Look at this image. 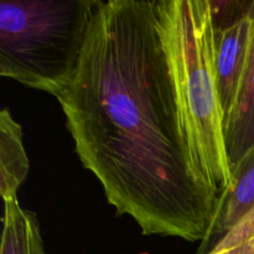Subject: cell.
<instances>
[{
  "label": "cell",
  "instance_id": "3957f363",
  "mask_svg": "<svg viewBox=\"0 0 254 254\" xmlns=\"http://www.w3.org/2000/svg\"><path fill=\"white\" fill-rule=\"evenodd\" d=\"M94 0H1L0 74L56 97L76 73Z\"/></svg>",
  "mask_w": 254,
  "mask_h": 254
},
{
  "label": "cell",
  "instance_id": "8992f818",
  "mask_svg": "<svg viewBox=\"0 0 254 254\" xmlns=\"http://www.w3.org/2000/svg\"><path fill=\"white\" fill-rule=\"evenodd\" d=\"M254 208V146L232 169V188L226 191L217 202L215 217L206 242L201 246L205 251L212 238L218 240L232 231ZM200 253V254H201Z\"/></svg>",
  "mask_w": 254,
  "mask_h": 254
},
{
  "label": "cell",
  "instance_id": "277c9868",
  "mask_svg": "<svg viewBox=\"0 0 254 254\" xmlns=\"http://www.w3.org/2000/svg\"><path fill=\"white\" fill-rule=\"evenodd\" d=\"M254 0L250 9L231 16L212 17L215 67L225 119L232 111L245 72L253 34Z\"/></svg>",
  "mask_w": 254,
  "mask_h": 254
},
{
  "label": "cell",
  "instance_id": "5b68a950",
  "mask_svg": "<svg viewBox=\"0 0 254 254\" xmlns=\"http://www.w3.org/2000/svg\"><path fill=\"white\" fill-rule=\"evenodd\" d=\"M225 141L232 173V169L254 146V14L247 64L232 111L225 119Z\"/></svg>",
  "mask_w": 254,
  "mask_h": 254
},
{
  "label": "cell",
  "instance_id": "52a82bcc",
  "mask_svg": "<svg viewBox=\"0 0 254 254\" xmlns=\"http://www.w3.org/2000/svg\"><path fill=\"white\" fill-rule=\"evenodd\" d=\"M30 171V160L22 141V128L7 109L0 112V195L16 200Z\"/></svg>",
  "mask_w": 254,
  "mask_h": 254
},
{
  "label": "cell",
  "instance_id": "6da1fadb",
  "mask_svg": "<svg viewBox=\"0 0 254 254\" xmlns=\"http://www.w3.org/2000/svg\"><path fill=\"white\" fill-rule=\"evenodd\" d=\"M56 99L118 215L144 236L206 242L218 197L189 149L159 0H94L76 73Z\"/></svg>",
  "mask_w": 254,
  "mask_h": 254
},
{
  "label": "cell",
  "instance_id": "7a4b0ae2",
  "mask_svg": "<svg viewBox=\"0 0 254 254\" xmlns=\"http://www.w3.org/2000/svg\"><path fill=\"white\" fill-rule=\"evenodd\" d=\"M159 9L192 161L220 198L232 188V173L216 78L210 0H159Z\"/></svg>",
  "mask_w": 254,
  "mask_h": 254
},
{
  "label": "cell",
  "instance_id": "9c48e42d",
  "mask_svg": "<svg viewBox=\"0 0 254 254\" xmlns=\"http://www.w3.org/2000/svg\"><path fill=\"white\" fill-rule=\"evenodd\" d=\"M254 235V208L233 228L232 231L223 236L221 240L213 243L212 247L206 252L207 253H216L221 251H226L228 248H232L240 243L245 242L248 238Z\"/></svg>",
  "mask_w": 254,
  "mask_h": 254
},
{
  "label": "cell",
  "instance_id": "ba28073f",
  "mask_svg": "<svg viewBox=\"0 0 254 254\" xmlns=\"http://www.w3.org/2000/svg\"><path fill=\"white\" fill-rule=\"evenodd\" d=\"M0 254H49L45 250L37 216L19 201H4Z\"/></svg>",
  "mask_w": 254,
  "mask_h": 254
},
{
  "label": "cell",
  "instance_id": "30bf717a",
  "mask_svg": "<svg viewBox=\"0 0 254 254\" xmlns=\"http://www.w3.org/2000/svg\"><path fill=\"white\" fill-rule=\"evenodd\" d=\"M207 254H254V235L248 238L247 241L235 246V247L228 248L226 251H221V252Z\"/></svg>",
  "mask_w": 254,
  "mask_h": 254
}]
</instances>
